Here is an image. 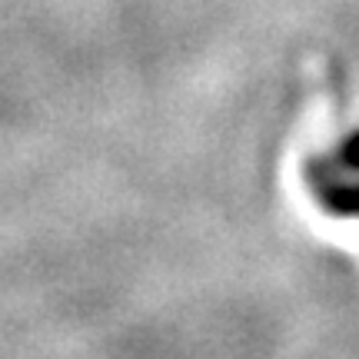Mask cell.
<instances>
[{
    "instance_id": "1",
    "label": "cell",
    "mask_w": 359,
    "mask_h": 359,
    "mask_svg": "<svg viewBox=\"0 0 359 359\" xmlns=\"http://www.w3.org/2000/svg\"><path fill=\"white\" fill-rule=\"evenodd\" d=\"M309 183L313 193L330 213L339 217H359V180L339 177V170H333L326 160L309 167Z\"/></svg>"
},
{
    "instance_id": "2",
    "label": "cell",
    "mask_w": 359,
    "mask_h": 359,
    "mask_svg": "<svg viewBox=\"0 0 359 359\" xmlns=\"http://www.w3.org/2000/svg\"><path fill=\"white\" fill-rule=\"evenodd\" d=\"M339 163H343V170H349V173H359V130L349 137L346 143H343V150H339Z\"/></svg>"
}]
</instances>
